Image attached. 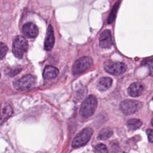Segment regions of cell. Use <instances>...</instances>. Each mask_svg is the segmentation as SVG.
I'll return each instance as SVG.
<instances>
[{"label":"cell","instance_id":"obj_1","mask_svg":"<svg viewBox=\"0 0 153 153\" xmlns=\"http://www.w3.org/2000/svg\"><path fill=\"white\" fill-rule=\"evenodd\" d=\"M97 105L96 97L93 95L87 97L82 103L79 114L83 118H88L91 117L95 112Z\"/></svg>","mask_w":153,"mask_h":153},{"label":"cell","instance_id":"obj_2","mask_svg":"<svg viewBox=\"0 0 153 153\" xmlns=\"http://www.w3.org/2000/svg\"><path fill=\"white\" fill-rule=\"evenodd\" d=\"M28 49L27 40L22 36H17L14 39L12 51L17 58L21 59Z\"/></svg>","mask_w":153,"mask_h":153},{"label":"cell","instance_id":"obj_3","mask_svg":"<svg viewBox=\"0 0 153 153\" xmlns=\"http://www.w3.org/2000/svg\"><path fill=\"white\" fill-rule=\"evenodd\" d=\"M93 133V131L91 128L86 127L83 128L74 138L72 142V147L78 148L85 145L90 139Z\"/></svg>","mask_w":153,"mask_h":153},{"label":"cell","instance_id":"obj_4","mask_svg":"<svg viewBox=\"0 0 153 153\" xmlns=\"http://www.w3.org/2000/svg\"><path fill=\"white\" fill-rule=\"evenodd\" d=\"M104 69L108 73L114 75H120L126 71V66L120 62L106 60L103 63Z\"/></svg>","mask_w":153,"mask_h":153},{"label":"cell","instance_id":"obj_5","mask_svg":"<svg viewBox=\"0 0 153 153\" xmlns=\"http://www.w3.org/2000/svg\"><path fill=\"white\" fill-rule=\"evenodd\" d=\"M92 65L93 60L91 57L88 56L82 57L74 62L72 68V74L74 75L79 74L90 68Z\"/></svg>","mask_w":153,"mask_h":153},{"label":"cell","instance_id":"obj_6","mask_svg":"<svg viewBox=\"0 0 153 153\" xmlns=\"http://www.w3.org/2000/svg\"><path fill=\"white\" fill-rule=\"evenodd\" d=\"M36 83V78L30 75H26L13 82L14 87L19 90H25L31 88Z\"/></svg>","mask_w":153,"mask_h":153},{"label":"cell","instance_id":"obj_7","mask_svg":"<svg viewBox=\"0 0 153 153\" xmlns=\"http://www.w3.org/2000/svg\"><path fill=\"white\" fill-rule=\"evenodd\" d=\"M142 108V103L134 100H124L121 102L120 108L125 115H128L134 114Z\"/></svg>","mask_w":153,"mask_h":153},{"label":"cell","instance_id":"obj_8","mask_svg":"<svg viewBox=\"0 0 153 153\" xmlns=\"http://www.w3.org/2000/svg\"><path fill=\"white\" fill-rule=\"evenodd\" d=\"M13 108L8 102H2L0 105V125L4 123L12 115Z\"/></svg>","mask_w":153,"mask_h":153},{"label":"cell","instance_id":"obj_9","mask_svg":"<svg viewBox=\"0 0 153 153\" xmlns=\"http://www.w3.org/2000/svg\"><path fill=\"white\" fill-rule=\"evenodd\" d=\"M112 45L111 33L109 30H105L99 37V45L103 48H110Z\"/></svg>","mask_w":153,"mask_h":153},{"label":"cell","instance_id":"obj_10","mask_svg":"<svg viewBox=\"0 0 153 153\" xmlns=\"http://www.w3.org/2000/svg\"><path fill=\"white\" fill-rule=\"evenodd\" d=\"M22 32L25 36L27 38H33L36 37L38 34V29L33 23H27L25 24L22 28Z\"/></svg>","mask_w":153,"mask_h":153},{"label":"cell","instance_id":"obj_11","mask_svg":"<svg viewBox=\"0 0 153 153\" xmlns=\"http://www.w3.org/2000/svg\"><path fill=\"white\" fill-rule=\"evenodd\" d=\"M54 44V35L52 26L49 25L47 28L46 37L44 42V48L47 51H50Z\"/></svg>","mask_w":153,"mask_h":153},{"label":"cell","instance_id":"obj_12","mask_svg":"<svg viewBox=\"0 0 153 153\" xmlns=\"http://www.w3.org/2000/svg\"><path fill=\"white\" fill-rule=\"evenodd\" d=\"M143 85L139 82H134L130 84L127 89L128 94L132 97H138L143 92Z\"/></svg>","mask_w":153,"mask_h":153},{"label":"cell","instance_id":"obj_13","mask_svg":"<svg viewBox=\"0 0 153 153\" xmlns=\"http://www.w3.org/2000/svg\"><path fill=\"white\" fill-rule=\"evenodd\" d=\"M59 74V70L57 68L48 65L47 66L43 72V77L44 79H52L57 76Z\"/></svg>","mask_w":153,"mask_h":153},{"label":"cell","instance_id":"obj_14","mask_svg":"<svg viewBox=\"0 0 153 153\" xmlns=\"http://www.w3.org/2000/svg\"><path fill=\"white\" fill-rule=\"evenodd\" d=\"M112 79L109 77L101 78L97 84V88L100 91H105L108 90L112 85Z\"/></svg>","mask_w":153,"mask_h":153},{"label":"cell","instance_id":"obj_15","mask_svg":"<svg viewBox=\"0 0 153 153\" xmlns=\"http://www.w3.org/2000/svg\"><path fill=\"white\" fill-rule=\"evenodd\" d=\"M142 124V122L139 119L131 118L127 121V127L130 130H135L139 128Z\"/></svg>","mask_w":153,"mask_h":153},{"label":"cell","instance_id":"obj_16","mask_svg":"<svg viewBox=\"0 0 153 153\" xmlns=\"http://www.w3.org/2000/svg\"><path fill=\"white\" fill-rule=\"evenodd\" d=\"M113 133V131L111 128L106 127L101 130L100 131L98 137L101 140H106L109 139Z\"/></svg>","mask_w":153,"mask_h":153},{"label":"cell","instance_id":"obj_17","mask_svg":"<svg viewBox=\"0 0 153 153\" xmlns=\"http://www.w3.org/2000/svg\"><path fill=\"white\" fill-rule=\"evenodd\" d=\"M119 5H120V2H117V3L114 5V7L112 8V11H111V14H110V15H109V18H108V23H112V22L114 21V20L115 19V16H116V14H117V10H118V7H119Z\"/></svg>","mask_w":153,"mask_h":153},{"label":"cell","instance_id":"obj_18","mask_svg":"<svg viewBox=\"0 0 153 153\" xmlns=\"http://www.w3.org/2000/svg\"><path fill=\"white\" fill-rule=\"evenodd\" d=\"M94 151L95 153H108L107 147L103 143L96 145L94 148Z\"/></svg>","mask_w":153,"mask_h":153},{"label":"cell","instance_id":"obj_19","mask_svg":"<svg viewBox=\"0 0 153 153\" xmlns=\"http://www.w3.org/2000/svg\"><path fill=\"white\" fill-rule=\"evenodd\" d=\"M7 50L8 48L7 45L5 44L0 42V60L2 59L5 57Z\"/></svg>","mask_w":153,"mask_h":153},{"label":"cell","instance_id":"obj_20","mask_svg":"<svg viewBox=\"0 0 153 153\" xmlns=\"http://www.w3.org/2000/svg\"><path fill=\"white\" fill-rule=\"evenodd\" d=\"M111 149L112 153H120V147L116 143L111 144Z\"/></svg>","mask_w":153,"mask_h":153},{"label":"cell","instance_id":"obj_21","mask_svg":"<svg viewBox=\"0 0 153 153\" xmlns=\"http://www.w3.org/2000/svg\"><path fill=\"white\" fill-rule=\"evenodd\" d=\"M146 64L148 66L150 75L153 76V59L148 60L146 62Z\"/></svg>","mask_w":153,"mask_h":153},{"label":"cell","instance_id":"obj_22","mask_svg":"<svg viewBox=\"0 0 153 153\" xmlns=\"http://www.w3.org/2000/svg\"><path fill=\"white\" fill-rule=\"evenodd\" d=\"M146 133L149 141L153 143V130L148 129L146 130Z\"/></svg>","mask_w":153,"mask_h":153},{"label":"cell","instance_id":"obj_23","mask_svg":"<svg viewBox=\"0 0 153 153\" xmlns=\"http://www.w3.org/2000/svg\"><path fill=\"white\" fill-rule=\"evenodd\" d=\"M151 124H152V126H153V120H152V121H151Z\"/></svg>","mask_w":153,"mask_h":153},{"label":"cell","instance_id":"obj_24","mask_svg":"<svg viewBox=\"0 0 153 153\" xmlns=\"http://www.w3.org/2000/svg\"><path fill=\"white\" fill-rule=\"evenodd\" d=\"M0 77H1V74H0Z\"/></svg>","mask_w":153,"mask_h":153}]
</instances>
